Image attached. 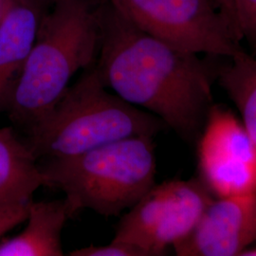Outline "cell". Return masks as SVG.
Returning a JSON list of instances; mask_svg holds the SVG:
<instances>
[{
  "label": "cell",
  "instance_id": "9c48e42d",
  "mask_svg": "<svg viewBox=\"0 0 256 256\" xmlns=\"http://www.w3.org/2000/svg\"><path fill=\"white\" fill-rule=\"evenodd\" d=\"M44 10L36 0L1 1L0 111L7 110L16 82L36 42Z\"/></svg>",
  "mask_w": 256,
  "mask_h": 256
},
{
  "label": "cell",
  "instance_id": "277c9868",
  "mask_svg": "<svg viewBox=\"0 0 256 256\" xmlns=\"http://www.w3.org/2000/svg\"><path fill=\"white\" fill-rule=\"evenodd\" d=\"M44 186L64 194L70 218L90 209L102 216H118L154 185V137L134 136L81 154L42 158Z\"/></svg>",
  "mask_w": 256,
  "mask_h": 256
},
{
  "label": "cell",
  "instance_id": "5b68a950",
  "mask_svg": "<svg viewBox=\"0 0 256 256\" xmlns=\"http://www.w3.org/2000/svg\"><path fill=\"white\" fill-rule=\"evenodd\" d=\"M134 26L184 52L230 58L242 46L212 0H104Z\"/></svg>",
  "mask_w": 256,
  "mask_h": 256
},
{
  "label": "cell",
  "instance_id": "ba28073f",
  "mask_svg": "<svg viewBox=\"0 0 256 256\" xmlns=\"http://www.w3.org/2000/svg\"><path fill=\"white\" fill-rule=\"evenodd\" d=\"M256 243V194L214 198L191 234L173 248L178 256H239Z\"/></svg>",
  "mask_w": 256,
  "mask_h": 256
},
{
  "label": "cell",
  "instance_id": "6da1fadb",
  "mask_svg": "<svg viewBox=\"0 0 256 256\" xmlns=\"http://www.w3.org/2000/svg\"><path fill=\"white\" fill-rule=\"evenodd\" d=\"M102 12L95 66L104 86L185 142H196L214 104L210 68L198 54L140 30L104 0Z\"/></svg>",
  "mask_w": 256,
  "mask_h": 256
},
{
  "label": "cell",
  "instance_id": "3957f363",
  "mask_svg": "<svg viewBox=\"0 0 256 256\" xmlns=\"http://www.w3.org/2000/svg\"><path fill=\"white\" fill-rule=\"evenodd\" d=\"M167 128L155 115L110 92L94 64L23 138L39 160L81 154L124 138L155 137Z\"/></svg>",
  "mask_w": 256,
  "mask_h": 256
},
{
  "label": "cell",
  "instance_id": "52a82bcc",
  "mask_svg": "<svg viewBox=\"0 0 256 256\" xmlns=\"http://www.w3.org/2000/svg\"><path fill=\"white\" fill-rule=\"evenodd\" d=\"M198 142L200 180L214 198L256 194V146L241 120L212 104Z\"/></svg>",
  "mask_w": 256,
  "mask_h": 256
},
{
  "label": "cell",
  "instance_id": "9a60e30c",
  "mask_svg": "<svg viewBox=\"0 0 256 256\" xmlns=\"http://www.w3.org/2000/svg\"><path fill=\"white\" fill-rule=\"evenodd\" d=\"M30 202L0 206V238L19 224L26 222Z\"/></svg>",
  "mask_w": 256,
  "mask_h": 256
},
{
  "label": "cell",
  "instance_id": "7c38bea8",
  "mask_svg": "<svg viewBox=\"0 0 256 256\" xmlns=\"http://www.w3.org/2000/svg\"><path fill=\"white\" fill-rule=\"evenodd\" d=\"M229 59L218 70V78L256 146V52L241 50Z\"/></svg>",
  "mask_w": 256,
  "mask_h": 256
},
{
  "label": "cell",
  "instance_id": "7a4b0ae2",
  "mask_svg": "<svg viewBox=\"0 0 256 256\" xmlns=\"http://www.w3.org/2000/svg\"><path fill=\"white\" fill-rule=\"evenodd\" d=\"M102 0H54L40 20L36 39L12 92L6 111L24 133L95 64L102 36Z\"/></svg>",
  "mask_w": 256,
  "mask_h": 256
},
{
  "label": "cell",
  "instance_id": "5bb4252c",
  "mask_svg": "<svg viewBox=\"0 0 256 256\" xmlns=\"http://www.w3.org/2000/svg\"><path fill=\"white\" fill-rule=\"evenodd\" d=\"M70 256H150L146 250L136 245L114 241L112 240L108 245L82 248L74 250L68 254Z\"/></svg>",
  "mask_w": 256,
  "mask_h": 256
},
{
  "label": "cell",
  "instance_id": "2e32d148",
  "mask_svg": "<svg viewBox=\"0 0 256 256\" xmlns=\"http://www.w3.org/2000/svg\"><path fill=\"white\" fill-rule=\"evenodd\" d=\"M229 0H216V4H218V9L220 10L223 16L227 19L228 22H229V18H228V16H229Z\"/></svg>",
  "mask_w": 256,
  "mask_h": 256
},
{
  "label": "cell",
  "instance_id": "8fae6325",
  "mask_svg": "<svg viewBox=\"0 0 256 256\" xmlns=\"http://www.w3.org/2000/svg\"><path fill=\"white\" fill-rule=\"evenodd\" d=\"M44 186L39 162L12 128H0V206L28 203Z\"/></svg>",
  "mask_w": 256,
  "mask_h": 256
},
{
  "label": "cell",
  "instance_id": "8992f818",
  "mask_svg": "<svg viewBox=\"0 0 256 256\" xmlns=\"http://www.w3.org/2000/svg\"><path fill=\"white\" fill-rule=\"evenodd\" d=\"M214 198L200 178L155 184L120 218L113 240L165 256L191 234Z\"/></svg>",
  "mask_w": 256,
  "mask_h": 256
},
{
  "label": "cell",
  "instance_id": "ac0fdd59",
  "mask_svg": "<svg viewBox=\"0 0 256 256\" xmlns=\"http://www.w3.org/2000/svg\"><path fill=\"white\" fill-rule=\"evenodd\" d=\"M36 1L43 9L46 10L52 3L54 0H36Z\"/></svg>",
  "mask_w": 256,
  "mask_h": 256
},
{
  "label": "cell",
  "instance_id": "d6986e66",
  "mask_svg": "<svg viewBox=\"0 0 256 256\" xmlns=\"http://www.w3.org/2000/svg\"><path fill=\"white\" fill-rule=\"evenodd\" d=\"M1 1H2V0H0V5H1Z\"/></svg>",
  "mask_w": 256,
  "mask_h": 256
},
{
  "label": "cell",
  "instance_id": "30bf717a",
  "mask_svg": "<svg viewBox=\"0 0 256 256\" xmlns=\"http://www.w3.org/2000/svg\"><path fill=\"white\" fill-rule=\"evenodd\" d=\"M70 218L64 200L30 203L27 226L0 241V256H63L61 234Z\"/></svg>",
  "mask_w": 256,
  "mask_h": 256
},
{
  "label": "cell",
  "instance_id": "4fadbf2b",
  "mask_svg": "<svg viewBox=\"0 0 256 256\" xmlns=\"http://www.w3.org/2000/svg\"><path fill=\"white\" fill-rule=\"evenodd\" d=\"M229 23L238 41L256 52V0H229Z\"/></svg>",
  "mask_w": 256,
  "mask_h": 256
},
{
  "label": "cell",
  "instance_id": "e0dca14e",
  "mask_svg": "<svg viewBox=\"0 0 256 256\" xmlns=\"http://www.w3.org/2000/svg\"><path fill=\"white\" fill-rule=\"evenodd\" d=\"M239 256H256V246L252 245L250 247L246 248Z\"/></svg>",
  "mask_w": 256,
  "mask_h": 256
}]
</instances>
